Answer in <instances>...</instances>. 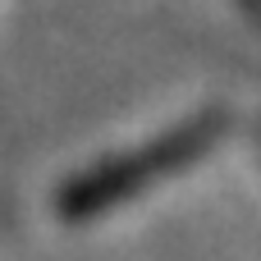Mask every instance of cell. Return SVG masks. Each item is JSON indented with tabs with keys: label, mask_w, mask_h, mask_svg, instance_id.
I'll return each instance as SVG.
<instances>
[{
	"label": "cell",
	"mask_w": 261,
	"mask_h": 261,
	"mask_svg": "<svg viewBox=\"0 0 261 261\" xmlns=\"http://www.w3.org/2000/svg\"><path fill=\"white\" fill-rule=\"evenodd\" d=\"M225 124L229 115L225 110H202L174 128H165L161 138L142 142V147H128L119 156H106L96 161L92 170L73 174L60 184L55 193V216L64 225H83V220H96L115 206H124L128 197H138L142 188H156L165 184L170 174L188 170L193 161H202L220 138H225Z\"/></svg>",
	"instance_id": "cell-1"
},
{
	"label": "cell",
	"mask_w": 261,
	"mask_h": 261,
	"mask_svg": "<svg viewBox=\"0 0 261 261\" xmlns=\"http://www.w3.org/2000/svg\"><path fill=\"white\" fill-rule=\"evenodd\" d=\"M257 142H261V128H257Z\"/></svg>",
	"instance_id": "cell-2"
}]
</instances>
